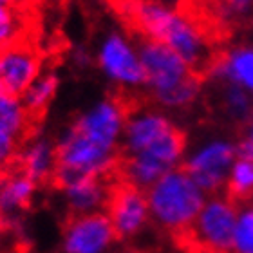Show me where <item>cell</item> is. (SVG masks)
I'll use <instances>...</instances> for the list:
<instances>
[{
	"instance_id": "1",
	"label": "cell",
	"mask_w": 253,
	"mask_h": 253,
	"mask_svg": "<svg viewBox=\"0 0 253 253\" xmlns=\"http://www.w3.org/2000/svg\"><path fill=\"white\" fill-rule=\"evenodd\" d=\"M128 107L116 96H107L87 107L56 137L58 167L54 185L62 188L76 179L109 175L120 169L122 143Z\"/></svg>"
},
{
	"instance_id": "2",
	"label": "cell",
	"mask_w": 253,
	"mask_h": 253,
	"mask_svg": "<svg viewBox=\"0 0 253 253\" xmlns=\"http://www.w3.org/2000/svg\"><path fill=\"white\" fill-rule=\"evenodd\" d=\"M186 139L161 109H136L126 120L120 174L126 185L147 192L163 175L183 167Z\"/></svg>"
},
{
	"instance_id": "3",
	"label": "cell",
	"mask_w": 253,
	"mask_h": 253,
	"mask_svg": "<svg viewBox=\"0 0 253 253\" xmlns=\"http://www.w3.org/2000/svg\"><path fill=\"white\" fill-rule=\"evenodd\" d=\"M125 11L143 38L174 51L195 74H208L217 54L210 33L197 16L183 7L161 2L128 4Z\"/></svg>"
},
{
	"instance_id": "4",
	"label": "cell",
	"mask_w": 253,
	"mask_h": 253,
	"mask_svg": "<svg viewBox=\"0 0 253 253\" xmlns=\"http://www.w3.org/2000/svg\"><path fill=\"white\" fill-rule=\"evenodd\" d=\"M137 47L145 71V89L161 111H181L194 105L203 89V76L195 74L185 60L163 43L141 38Z\"/></svg>"
},
{
	"instance_id": "5",
	"label": "cell",
	"mask_w": 253,
	"mask_h": 253,
	"mask_svg": "<svg viewBox=\"0 0 253 253\" xmlns=\"http://www.w3.org/2000/svg\"><path fill=\"white\" fill-rule=\"evenodd\" d=\"M206 199L208 195L195 185L183 167L163 175L147 190L150 219L165 232L185 237Z\"/></svg>"
},
{
	"instance_id": "6",
	"label": "cell",
	"mask_w": 253,
	"mask_h": 253,
	"mask_svg": "<svg viewBox=\"0 0 253 253\" xmlns=\"http://www.w3.org/2000/svg\"><path fill=\"white\" fill-rule=\"evenodd\" d=\"M235 161V143L224 137H211L186 152L183 170L210 197L226 190L228 175Z\"/></svg>"
},
{
	"instance_id": "7",
	"label": "cell",
	"mask_w": 253,
	"mask_h": 253,
	"mask_svg": "<svg viewBox=\"0 0 253 253\" xmlns=\"http://www.w3.org/2000/svg\"><path fill=\"white\" fill-rule=\"evenodd\" d=\"M96 63L101 74L118 89H145V71L139 47L120 29H111L100 40L96 49Z\"/></svg>"
},
{
	"instance_id": "8",
	"label": "cell",
	"mask_w": 253,
	"mask_h": 253,
	"mask_svg": "<svg viewBox=\"0 0 253 253\" xmlns=\"http://www.w3.org/2000/svg\"><path fill=\"white\" fill-rule=\"evenodd\" d=\"M239 205L226 194L210 195L186 237L205 253H233Z\"/></svg>"
},
{
	"instance_id": "9",
	"label": "cell",
	"mask_w": 253,
	"mask_h": 253,
	"mask_svg": "<svg viewBox=\"0 0 253 253\" xmlns=\"http://www.w3.org/2000/svg\"><path fill=\"white\" fill-rule=\"evenodd\" d=\"M118 233L105 211L71 217L62 233V253H112Z\"/></svg>"
},
{
	"instance_id": "10",
	"label": "cell",
	"mask_w": 253,
	"mask_h": 253,
	"mask_svg": "<svg viewBox=\"0 0 253 253\" xmlns=\"http://www.w3.org/2000/svg\"><path fill=\"white\" fill-rule=\"evenodd\" d=\"M105 213L116 230L118 239H134L152 221L147 192L134 188L123 181L112 186Z\"/></svg>"
},
{
	"instance_id": "11",
	"label": "cell",
	"mask_w": 253,
	"mask_h": 253,
	"mask_svg": "<svg viewBox=\"0 0 253 253\" xmlns=\"http://www.w3.org/2000/svg\"><path fill=\"white\" fill-rule=\"evenodd\" d=\"M31 120L22 98L0 92V172H7L16 163L22 147L29 139Z\"/></svg>"
},
{
	"instance_id": "12",
	"label": "cell",
	"mask_w": 253,
	"mask_h": 253,
	"mask_svg": "<svg viewBox=\"0 0 253 253\" xmlns=\"http://www.w3.org/2000/svg\"><path fill=\"white\" fill-rule=\"evenodd\" d=\"M42 71V58L29 43L18 42L0 49V92L22 98Z\"/></svg>"
},
{
	"instance_id": "13",
	"label": "cell",
	"mask_w": 253,
	"mask_h": 253,
	"mask_svg": "<svg viewBox=\"0 0 253 253\" xmlns=\"http://www.w3.org/2000/svg\"><path fill=\"white\" fill-rule=\"evenodd\" d=\"M112 186L114 185H111L109 179L84 177L62 186L60 190H62L63 203L71 211V217H74L105 211L111 199Z\"/></svg>"
},
{
	"instance_id": "14",
	"label": "cell",
	"mask_w": 253,
	"mask_h": 253,
	"mask_svg": "<svg viewBox=\"0 0 253 253\" xmlns=\"http://www.w3.org/2000/svg\"><path fill=\"white\" fill-rule=\"evenodd\" d=\"M18 172L27 175L37 185L54 179L58 156H56V143L45 136H33L22 147L18 159Z\"/></svg>"
},
{
	"instance_id": "15",
	"label": "cell",
	"mask_w": 253,
	"mask_h": 253,
	"mask_svg": "<svg viewBox=\"0 0 253 253\" xmlns=\"http://www.w3.org/2000/svg\"><path fill=\"white\" fill-rule=\"evenodd\" d=\"M208 76L215 82L237 85L253 94V45H237L217 54Z\"/></svg>"
},
{
	"instance_id": "16",
	"label": "cell",
	"mask_w": 253,
	"mask_h": 253,
	"mask_svg": "<svg viewBox=\"0 0 253 253\" xmlns=\"http://www.w3.org/2000/svg\"><path fill=\"white\" fill-rule=\"evenodd\" d=\"M38 185L22 172L0 177V221L11 222L31 206Z\"/></svg>"
},
{
	"instance_id": "17",
	"label": "cell",
	"mask_w": 253,
	"mask_h": 253,
	"mask_svg": "<svg viewBox=\"0 0 253 253\" xmlns=\"http://www.w3.org/2000/svg\"><path fill=\"white\" fill-rule=\"evenodd\" d=\"M219 85V107L222 114L233 123H248L253 111V94L233 84L217 82Z\"/></svg>"
},
{
	"instance_id": "18",
	"label": "cell",
	"mask_w": 253,
	"mask_h": 253,
	"mask_svg": "<svg viewBox=\"0 0 253 253\" xmlns=\"http://www.w3.org/2000/svg\"><path fill=\"white\" fill-rule=\"evenodd\" d=\"M60 87V76L54 71H42L29 89L22 94V101L33 118L40 116L54 100Z\"/></svg>"
},
{
	"instance_id": "19",
	"label": "cell",
	"mask_w": 253,
	"mask_h": 253,
	"mask_svg": "<svg viewBox=\"0 0 253 253\" xmlns=\"http://www.w3.org/2000/svg\"><path fill=\"white\" fill-rule=\"evenodd\" d=\"M26 31V15L15 4L0 0V49L15 45Z\"/></svg>"
},
{
	"instance_id": "20",
	"label": "cell",
	"mask_w": 253,
	"mask_h": 253,
	"mask_svg": "<svg viewBox=\"0 0 253 253\" xmlns=\"http://www.w3.org/2000/svg\"><path fill=\"white\" fill-rule=\"evenodd\" d=\"M226 195L235 203H246L253 195V161L237 159L228 175Z\"/></svg>"
},
{
	"instance_id": "21",
	"label": "cell",
	"mask_w": 253,
	"mask_h": 253,
	"mask_svg": "<svg viewBox=\"0 0 253 253\" xmlns=\"http://www.w3.org/2000/svg\"><path fill=\"white\" fill-rule=\"evenodd\" d=\"M233 253H253V203H244L239 206L233 235Z\"/></svg>"
},
{
	"instance_id": "22",
	"label": "cell",
	"mask_w": 253,
	"mask_h": 253,
	"mask_svg": "<svg viewBox=\"0 0 253 253\" xmlns=\"http://www.w3.org/2000/svg\"><path fill=\"white\" fill-rule=\"evenodd\" d=\"M219 11L224 15V18H243L253 11V4L252 2H228V4H221Z\"/></svg>"
},
{
	"instance_id": "23",
	"label": "cell",
	"mask_w": 253,
	"mask_h": 253,
	"mask_svg": "<svg viewBox=\"0 0 253 253\" xmlns=\"http://www.w3.org/2000/svg\"><path fill=\"white\" fill-rule=\"evenodd\" d=\"M235 152H237V159L253 161V137H250L248 134L244 137H241L235 143Z\"/></svg>"
},
{
	"instance_id": "24",
	"label": "cell",
	"mask_w": 253,
	"mask_h": 253,
	"mask_svg": "<svg viewBox=\"0 0 253 253\" xmlns=\"http://www.w3.org/2000/svg\"><path fill=\"white\" fill-rule=\"evenodd\" d=\"M248 136L253 137V111H252V118H250L248 122Z\"/></svg>"
},
{
	"instance_id": "25",
	"label": "cell",
	"mask_w": 253,
	"mask_h": 253,
	"mask_svg": "<svg viewBox=\"0 0 253 253\" xmlns=\"http://www.w3.org/2000/svg\"><path fill=\"white\" fill-rule=\"evenodd\" d=\"M122 253H136V252H122Z\"/></svg>"
}]
</instances>
